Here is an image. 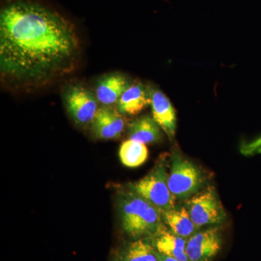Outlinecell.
<instances>
[{"instance_id": "cell-16", "label": "cell", "mask_w": 261, "mask_h": 261, "mask_svg": "<svg viewBox=\"0 0 261 261\" xmlns=\"http://www.w3.org/2000/svg\"><path fill=\"white\" fill-rule=\"evenodd\" d=\"M121 259L123 261H159L158 251L153 245L142 239L130 243Z\"/></svg>"}, {"instance_id": "cell-13", "label": "cell", "mask_w": 261, "mask_h": 261, "mask_svg": "<svg viewBox=\"0 0 261 261\" xmlns=\"http://www.w3.org/2000/svg\"><path fill=\"white\" fill-rule=\"evenodd\" d=\"M162 214L163 223L170 231L178 237L188 240L199 230L186 207H176Z\"/></svg>"}, {"instance_id": "cell-10", "label": "cell", "mask_w": 261, "mask_h": 261, "mask_svg": "<svg viewBox=\"0 0 261 261\" xmlns=\"http://www.w3.org/2000/svg\"><path fill=\"white\" fill-rule=\"evenodd\" d=\"M152 238V245L159 253L179 261H190L186 252V239L175 234L163 224Z\"/></svg>"}, {"instance_id": "cell-12", "label": "cell", "mask_w": 261, "mask_h": 261, "mask_svg": "<svg viewBox=\"0 0 261 261\" xmlns=\"http://www.w3.org/2000/svg\"><path fill=\"white\" fill-rule=\"evenodd\" d=\"M129 81L121 73H112L103 77L96 89V97L103 106L117 105L122 94L129 87Z\"/></svg>"}, {"instance_id": "cell-17", "label": "cell", "mask_w": 261, "mask_h": 261, "mask_svg": "<svg viewBox=\"0 0 261 261\" xmlns=\"http://www.w3.org/2000/svg\"><path fill=\"white\" fill-rule=\"evenodd\" d=\"M158 256H159V261H179L176 260V259L173 258V257L166 256V255H162V254L159 253L158 252Z\"/></svg>"}, {"instance_id": "cell-6", "label": "cell", "mask_w": 261, "mask_h": 261, "mask_svg": "<svg viewBox=\"0 0 261 261\" xmlns=\"http://www.w3.org/2000/svg\"><path fill=\"white\" fill-rule=\"evenodd\" d=\"M64 100L72 119L80 126L92 123L98 109V101L92 92L82 86H69L65 90Z\"/></svg>"}, {"instance_id": "cell-3", "label": "cell", "mask_w": 261, "mask_h": 261, "mask_svg": "<svg viewBox=\"0 0 261 261\" xmlns=\"http://www.w3.org/2000/svg\"><path fill=\"white\" fill-rule=\"evenodd\" d=\"M166 166L160 163L145 177L130 184V190L143 197L161 212L176 207V198L170 191Z\"/></svg>"}, {"instance_id": "cell-8", "label": "cell", "mask_w": 261, "mask_h": 261, "mask_svg": "<svg viewBox=\"0 0 261 261\" xmlns=\"http://www.w3.org/2000/svg\"><path fill=\"white\" fill-rule=\"evenodd\" d=\"M94 135L100 140H114L121 137L126 126V118L113 106L99 108L92 121Z\"/></svg>"}, {"instance_id": "cell-4", "label": "cell", "mask_w": 261, "mask_h": 261, "mask_svg": "<svg viewBox=\"0 0 261 261\" xmlns=\"http://www.w3.org/2000/svg\"><path fill=\"white\" fill-rule=\"evenodd\" d=\"M204 183L200 168L179 154H173L168 184L176 200H189L202 190Z\"/></svg>"}, {"instance_id": "cell-2", "label": "cell", "mask_w": 261, "mask_h": 261, "mask_svg": "<svg viewBox=\"0 0 261 261\" xmlns=\"http://www.w3.org/2000/svg\"><path fill=\"white\" fill-rule=\"evenodd\" d=\"M119 209L122 227L135 240L153 236L163 225L162 212L130 189L120 196Z\"/></svg>"}, {"instance_id": "cell-11", "label": "cell", "mask_w": 261, "mask_h": 261, "mask_svg": "<svg viewBox=\"0 0 261 261\" xmlns=\"http://www.w3.org/2000/svg\"><path fill=\"white\" fill-rule=\"evenodd\" d=\"M149 89L140 82L130 84L117 103V109L124 116H137L149 106Z\"/></svg>"}, {"instance_id": "cell-9", "label": "cell", "mask_w": 261, "mask_h": 261, "mask_svg": "<svg viewBox=\"0 0 261 261\" xmlns=\"http://www.w3.org/2000/svg\"><path fill=\"white\" fill-rule=\"evenodd\" d=\"M148 89L150 99L149 106L152 118L168 138L172 140L176 130V116L174 108L167 96L161 90L153 87H148Z\"/></svg>"}, {"instance_id": "cell-18", "label": "cell", "mask_w": 261, "mask_h": 261, "mask_svg": "<svg viewBox=\"0 0 261 261\" xmlns=\"http://www.w3.org/2000/svg\"><path fill=\"white\" fill-rule=\"evenodd\" d=\"M117 261H123V260H122V259H121V258H120V259H119V260H117Z\"/></svg>"}, {"instance_id": "cell-1", "label": "cell", "mask_w": 261, "mask_h": 261, "mask_svg": "<svg viewBox=\"0 0 261 261\" xmlns=\"http://www.w3.org/2000/svg\"><path fill=\"white\" fill-rule=\"evenodd\" d=\"M74 25L58 12L14 0L0 13V72L15 87H41L72 73L80 61Z\"/></svg>"}, {"instance_id": "cell-14", "label": "cell", "mask_w": 261, "mask_h": 261, "mask_svg": "<svg viewBox=\"0 0 261 261\" xmlns=\"http://www.w3.org/2000/svg\"><path fill=\"white\" fill-rule=\"evenodd\" d=\"M128 136L130 140L144 144L157 143L163 139L162 129L153 118L144 116L137 118L128 126Z\"/></svg>"}, {"instance_id": "cell-7", "label": "cell", "mask_w": 261, "mask_h": 261, "mask_svg": "<svg viewBox=\"0 0 261 261\" xmlns=\"http://www.w3.org/2000/svg\"><path fill=\"white\" fill-rule=\"evenodd\" d=\"M219 226L197 231L187 240L186 252L190 261H213L221 250L222 236Z\"/></svg>"}, {"instance_id": "cell-15", "label": "cell", "mask_w": 261, "mask_h": 261, "mask_svg": "<svg viewBox=\"0 0 261 261\" xmlns=\"http://www.w3.org/2000/svg\"><path fill=\"white\" fill-rule=\"evenodd\" d=\"M119 158L121 163L126 167H139L147 161L148 149L145 144L129 139L121 144Z\"/></svg>"}, {"instance_id": "cell-5", "label": "cell", "mask_w": 261, "mask_h": 261, "mask_svg": "<svg viewBox=\"0 0 261 261\" xmlns=\"http://www.w3.org/2000/svg\"><path fill=\"white\" fill-rule=\"evenodd\" d=\"M187 209L199 228L219 226L226 219V212L214 187L200 190L187 200Z\"/></svg>"}]
</instances>
